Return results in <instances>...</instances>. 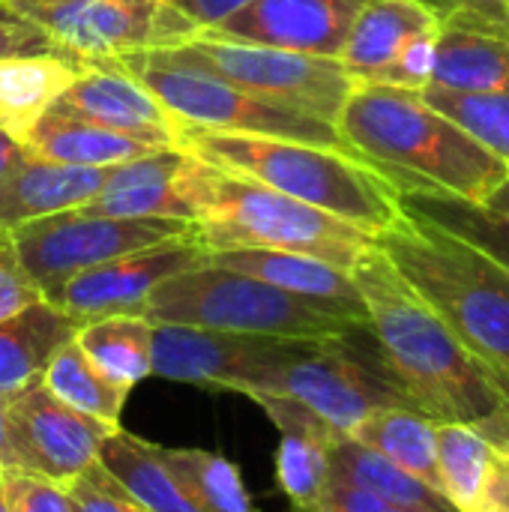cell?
<instances>
[{"mask_svg":"<svg viewBox=\"0 0 509 512\" xmlns=\"http://www.w3.org/2000/svg\"><path fill=\"white\" fill-rule=\"evenodd\" d=\"M105 177L108 168H75L27 159L18 171L0 180V231L87 204L99 195Z\"/></svg>","mask_w":509,"mask_h":512,"instance_id":"21","label":"cell"},{"mask_svg":"<svg viewBox=\"0 0 509 512\" xmlns=\"http://www.w3.org/2000/svg\"><path fill=\"white\" fill-rule=\"evenodd\" d=\"M486 207H492V210H498V213H507L509 216V177L498 186V192L486 201Z\"/></svg>","mask_w":509,"mask_h":512,"instance_id":"45","label":"cell"},{"mask_svg":"<svg viewBox=\"0 0 509 512\" xmlns=\"http://www.w3.org/2000/svg\"><path fill=\"white\" fill-rule=\"evenodd\" d=\"M99 465L147 512H204L168 471L162 447L126 429L111 432L102 444Z\"/></svg>","mask_w":509,"mask_h":512,"instance_id":"26","label":"cell"},{"mask_svg":"<svg viewBox=\"0 0 509 512\" xmlns=\"http://www.w3.org/2000/svg\"><path fill=\"white\" fill-rule=\"evenodd\" d=\"M81 63L63 54H30L0 60V132L24 144L33 123L81 75Z\"/></svg>","mask_w":509,"mask_h":512,"instance_id":"23","label":"cell"},{"mask_svg":"<svg viewBox=\"0 0 509 512\" xmlns=\"http://www.w3.org/2000/svg\"><path fill=\"white\" fill-rule=\"evenodd\" d=\"M369 336L414 408L435 423H468L509 456V405L489 369L447 330L423 297L372 246L351 270Z\"/></svg>","mask_w":509,"mask_h":512,"instance_id":"1","label":"cell"},{"mask_svg":"<svg viewBox=\"0 0 509 512\" xmlns=\"http://www.w3.org/2000/svg\"><path fill=\"white\" fill-rule=\"evenodd\" d=\"M24 147L30 159L75 165V168H114L153 153L150 144L90 126L84 120L57 114L51 108L33 123V129L24 138Z\"/></svg>","mask_w":509,"mask_h":512,"instance_id":"25","label":"cell"},{"mask_svg":"<svg viewBox=\"0 0 509 512\" xmlns=\"http://www.w3.org/2000/svg\"><path fill=\"white\" fill-rule=\"evenodd\" d=\"M480 504H492V507H501L509 512V456L507 453H495V462H492V471H489V480H486V489H483V498ZM477 504V507H480Z\"/></svg>","mask_w":509,"mask_h":512,"instance_id":"43","label":"cell"},{"mask_svg":"<svg viewBox=\"0 0 509 512\" xmlns=\"http://www.w3.org/2000/svg\"><path fill=\"white\" fill-rule=\"evenodd\" d=\"M441 30V27H438ZM438 30L417 36L402 54L399 60L387 69V75L378 84L387 87H399V90H414L423 93L432 84V72H435V51H438Z\"/></svg>","mask_w":509,"mask_h":512,"instance_id":"39","label":"cell"},{"mask_svg":"<svg viewBox=\"0 0 509 512\" xmlns=\"http://www.w3.org/2000/svg\"><path fill=\"white\" fill-rule=\"evenodd\" d=\"M165 51L177 60L204 66L255 96H264L276 105L303 111L333 126L357 87V78L336 57H315L270 45L216 39L204 33H198L186 45Z\"/></svg>","mask_w":509,"mask_h":512,"instance_id":"9","label":"cell"},{"mask_svg":"<svg viewBox=\"0 0 509 512\" xmlns=\"http://www.w3.org/2000/svg\"><path fill=\"white\" fill-rule=\"evenodd\" d=\"M72 512H147L99 462L66 483Z\"/></svg>","mask_w":509,"mask_h":512,"instance_id":"35","label":"cell"},{"mask_svg":"<svg viewBox=\"0 0 509 512\" xmlns=\"http://www.w3.org/2000/svg\"><path fill=\"white\" fill-rule=\"evenodd\" d=\"M30 54H63V51L48 39V33L33 18L15 9L9 0H0V60L30 57Z\"/></svg>","mask_w":509,"mask_h":512,"instance_id":"37","label":"cell"},{"mask_svg":"<svg viewBox=\"0 0 509 512\" xmlns=\"http://www.w3.org/2000/svg\"><path fill=\"white\" fill-rule=\"evenodd\" d=\"M435 438L441 495L456 512H474L498 450L468 423H438Z\"/></svg>","mask_w":509,"mask_h":512,"instance_id":"31","label":"cell"},{"mask_svg":"<svg viewBox=\"0 0 509 512\" xmlns=\"http://www.w3.org/2000/svg\"><path fill=\"white\" fill-rule=\"evenodd\" d=\"M438 21H468L509 33V0H426Z\"/></svg>","mask_w":509,"mask_h":512,"instance_id":"41","label":"cell"},{"mask_svg":"<svg viewBox=\"0 0 509 512\" xmlns=\"http://www.w3.org/2000/svg\"><path fill=\"white\" fill-rule=\"evenodd\" d=\"M204 261L246 273L252 279H261L273 288H282L288 294L312 300L336 315H345V318L369 327L366 306L360 300V291H357L351 273L339 270L327 261L297 255V252H276V249H222V252H207Z\"/></svg>","mask_w":509,"mask_h":512,"instance_id":"18","label":"cell"},{"mask_svg":"<svg viewBox=\"0 0 509 512\" xmlns=\"http://www.w3.org/2000/svg\"><path fill=\"white\" fill-rule=\"evenodd\" d=\"M75 333L78 324L48 300L0 321V393L12 396L42 378L51 357L72 342Z\"/></svg>","mask_w":509,"mask_h":512,"instance_id":"24","label":"cell"},{"mask_svg":"<svg viewBox=\"0 0 509 512\" xmlns=\"http://www.w3.org/2000/svg\"><path fill=\"white\" fill-rule=\"evenodd\" d=\"M402 213L423 219L489 255L509 273V216L486 204H471L435 192H399Z\"/></svg>","mask_w":509,"mask_h":512,"instance_id":"30","label":"cell"},{"mask_svg":"<svg viewBox=\"0 0 509 512\" xmlns=\"http://www.w3.org/2000/svg\"><path fill=\"white\" fill-rule=\"evenodd\" d=\"M150 324L201 327L276 339H333L363 324L246 273L201 261L165 279L144 306Z\"/></svg>","mask_w":509,"mask_h":512,"instance_id":"5","label":"cell"},{"mask_svg":"<svg viewBox=\"0 0 509 512\" xmlns=\"http://www.w3.org/2000/svg\"><path fill=\"white\" fill-rule=\"evenodd\" d=\"M51 111L135 138L153 150L180 147V126L159 99L141 81L102 60L84 63L81 75L57 96Z\"/></svg>","mask_w":509,"mask_h":512,"instance_id":"16","label":"cell"},{"mask_svg":"<svg viewBox=\"0 0 509 512\" xmlns=\"http://www.w3.org/2000/svg\"><path fill=\"white\" fill-rule=\"evenodd\" d=\"M42 384L48 387L51 396H57L63 405L102 420L108 426H117L120 411L126 405V390L111 384L102 372L93 369V363L84 357V351L72 342H66L51 363L42 372Z\"/></svg>","mask_w":509,"mask_h":512,"instance_id":"32","label":"cell"},{"mask_svg":"<svg viewBox=\"0 0 509 512\" xmlns=\"http://www.w3.org/2000/svg\"><path fill=\"white\" fill-rule=\"evenodd\" d=\"M81 66L132 51H162L195 39L192 18L165 0H72L54 6H15Z\"/></svg>","mask_w":509,"mask_h":512,"instance_id":"11","label":"cell"},{"mask_svg":"<svg viewBox=\"0 0 509 512\" xmlns=\"http://www.w3.org/2000/svg\"><path fill=\"white\" fill-rule=\"evenodd\" d=\"M336 129L399 192H435L486 204L509 177L501 159L414 90L357 84Z\"/></svg>","mask_w":509,"mask_h":512,"instance_id":"2","label":"cell"},{"mask_svg":"<svg viewBox=\"0 0 509 512\" xmlns=\"http://www.w3.org/2000/svg\"><path fill=\"white\" fill-rule=\"evenodd\" d=\"M294 512H426V510H408V507H396V504H387L384 498L372 495V492H363L351 483H342L336 477H330L327 489L321 492V498L306 507V510Z\"/></svg>","mask_w":509,"mask_h":512,"instance_id":"40","label":"cell"},{"mask_svg":"<svg viewBox=\"0 0 509 512\" xmlns=\"http://www.w3.org/2000/svg\"><path fill=\"white\" fill-rule=\"evenodd\" d=\"M375 246L483 366L509 378V273L501 264L408 213Z\"/></svg>","mask_w":509,"mask_h":512,"instance_id":"4","label":"cell"},{"mask_svg":"<svg viewBox=\"0 0 509 512\" xmlns=\"http://www.w3.org/2000/svg\"><path fill=\"white\" fill-rule=\"evenodd\" d=\"M195 225L186 219H123L99 216L81 207L42 216L12 228V243L21 267L39 288L42 300H54L57 291L78 273L114 261L120 255L186 237Z\"/></svg>","mask_w":509,"mask_h":512,"instance_id":"10","label":"cell"},{"mask_svg":"<svg viewBox=\"0 0 509 512\" xmlns=\"http://www.w3.org/2000/svg\"><path fill=\"white\" fill-rule=\"evenodd\" d=\"M180 150L213 168L249 177L288 198L327 210L372 237L405 216L399 189L369 162L339 147L267 135L180 129Z\"/></svg>","mask_w":509,"mask_h":512,"instance_id":"3","label":"cell"},{"mask_svg":"<svg viewBox=\"0 0 509 512\" xmlns=\"http://www.w3.org/2000/svg\"><path fill=\"white\" fill-rule=\"evenodd\" d=\"M75 345L120 390L153 375V324L141 315H111L78 327Z\"/></svg>","mask_w":509,"mask_h":512,"instance_id":"28","label":"cell"},{"mask_svg":"<svg viewBox=\"0 0 509 512\" xmlns=\"http://www.w3.org/2000/svg\"><path fill=\"white\" fill-rule=\"evenodd\" d=\"M6 408H9V396L0 393V450H3V435H6Z\"/></svg>","mask_w":509,"mask_h":512,"instance_id":"47","label":"cell"},{"mask_svg":"<svg viewBox=\"0 0 509 512\" xmlns=\"http://www.w3.org/2000/svg\"><path fill=\"white\" fill-rule=\"evenodd\" d=\"M435 429H438V423L429 414H423L420 408L396 405V408H381V411L369 414L348 438L381 453L405 474H411L420 483H426L429 489L441 492Z\"/></svg>","mask_w":509,"mask_h":512,"instance_id":"27","label":"cell"},{"mask_svg":"<svg viewBox=\"0 0 509 512\" xmlns=\"http://www.w3.org/2000/svg\"><path fill=\"white\" fill-rule=\"evenodd\" d=\"M486 369H489V366H486ZM489 375H492L495 387L501 390V396L507 399V405H509V378H507V375H501V372H495V369H489Z\"/></svg>","mask_w":509,"mask_h":512,"instance_id":"46","label":"cell"},{"mask_svg":"<svg viewBox=\"0 0 509 512\" xmlns=\"http://www.w3.org/2000/svg\"><path fill=\"white\" fill-rule=\"evenodd\" d=\"M165 465L204 512H255L234 462L207 450H165Z\"/></svg>","mask_w":509,"mask_h":512,"instance_id":"33","label":"cell"},{"mask_svg":"<svg viewBox=\"0 0 509 512\" xmlns=\"http://www.w3.org/2000/svg\"><path fill=\"white\" fill-rule=\"evenodd\" d=\"M438 27L441 21L426 0H366L336 60L357 84H378L417 36Z\"/></svg>","mask_w":509,"mask_h":512,"instance_id":"20","label":"cell"},{"mask_svg":"<svg viewBox=\"0 0 509 512\" xmlns=\"http://www.w3.org/2000/svg\"><path fill=\"white\" fill-rule=\"evenodd\" d=\"M120 426L93 420L48 393L42 378L9 396L0 471L72 483L99 462L102 444Z\"/></svg>","mask_w":509,"mask_h":512,"instance_id":"12","label":"cell"},{"mask_svg":"<svg viewBox=\"0 0 509 512\" xmlns=\"http://www.w3.org/2000/svg\"><path fill=\"white\" fill-rule=\"evenodd\" d=\"M207 258V249L198 243L195 231L186 237H174L99 267H90L72 276L57 297L51 300L60 312H66L78 327L111 318V315H141L147 297L171 276L198 267Z\"/></svg>","mask_w":509,"mask_h":512,"instance_id":"14","label":"cell"},{"mask_svg":"<svg viewBox=\"0 0 509 512\" xmlns=\"http://www.w3.org/2000/svg\"><path fill=\"white\" fill-rule=\"evenodd\" d=\"M42 294L27 276V270L18 261L15 243L9 231H0V321L24 312L27 306L39 303Z\"/></svg>","mask_w":509,"mask_h":512,"instance_id":"38","label":"cell"},{"mask_svg":"<svg viewBox=\"0 0 509 512\" xmlns=\"http://www.w3.org/2000/svg\"><path fill=\"white\" fill-rule=\"evenodd\" d=\"M12 6H54V3H72V0H9Z\"/></svg>","mask_w":509,"mask_h":512,"instance_id":"48","label":"cell"},{"mask_svg":"<svg viewBox=\"0 0 509 512\" xmlns=\"http://www.w3.org/2000/svg\"><path fill=\"white\" fill-rule=\"evenodd\" d=\"M0 483L12 512H72L63 483H51L21 471H0Z\"/></svg>","mask_w":509,"mask_h":512,"instance_id":"36","label":"cell"},{"mask_svg":"<svg viewBox=\"0 0 509 512\" xmlns=\"http://www.w3.org/2000/svg\"><path fill=\"white\" fill-rule=\"evenodd\" d=\"M165 3H171L186 18H192L198 24V30H210V27L222 24L228 15H234L237 9H243L249 0H165Z\"/></svg>","mask_w":509,"mask_h":512,"instance_id":"42","label":"cell"},{"mask_svg":"<svg viewBox=\"0 0 509 512\" xmlns=\"http://www.w3.org/2000/svg\"><path fill=\"white\" fill-rule=\"evenodd\" d=\"M456 93H509V33L441 21L432 84Z\"/></svg>","mask_w":509,"mask_h":512,"instance_id":"22","label":"cell"},{"mask_svg":"<svg viewBox=\"0 0 509 512\" xmlns=\"http://www.w3.org/2000/svg\"><path fill=\"white\" fill-rule=\"evenodd\" d=\"M279 429L276 480L294 510L312 507L330 483V447L339 438L324 420L282 396H255Z\"/></svg>","mask_w":509,"mask_h":512,"instance_id":"19","label":"cell"},{"mask_svg":"<svg viewBox=\"0 0 509 512\" xmlns=\"http://www.w3.org/2000/svg\"><path fill=\"white\" fill-rule=\"evenodd\" d=\"M219 168L186 150H153L108 168L96 198L81 204L87 213L123 219H186L195 222Z\"/></svg>","mask_w":509,"mask_h":512,"instance_id":"15","label":"cell"},{"mask_svg":"<svg viewBox=\"0 0 509 512\" xmlns=\"http://www.w3.org/2000/svg\"><path fill=\"white\" fill-rule=\"evenodd\" d=\"M111 63L141 81L159 105L177 120L180 129H204V132H231V135H267L288 138L306 144H324L354 153L333 123L309 117L303 111L276 105L264 96H255L216 72L177 60L162 51H132L120 57H108ZM357 156V153H354Z\"/></svg>","mask_w":509,"mask_h":512,"instance_id":"7","label":"cell"},{"mask_svg":"<svg viewBox=\"0 0 509 512\" xmlns=\"http://www.w3.org/2000/svg\"><path fill=\"white\" fill-rule=\"evenodd\" d=\"M195 237L207 252L222 249H276L327 261L339 270L375 246V237L327 210L288 198L249 177L219 168L210 195L195 216Z\"/></svg>","mask_w":509,"mask_h":512,"instance_id":"6","label":"cell"},{"mask_svg":"<svg viewBox=\"0 0 509 512\" xmlns=\"http://www.w3.org/2000/svg\"><path fill=\"white\" fill-rule=\"evenodd\" d=\"M0 512H12L6 504V495H3V483H0Z\"/></svg>","mask_w":509,"mask_h":512,"instance_id":"49","label":"cell"},{"mask_svg":"<svg viewBox=\"0 0 509 512\" xmlns=\"http://www.w3.org/2000/svg\"><path fill=\"white\" fill-rule=\"evenodd\" d=\"M366 0H249L204 36L270 45L315 57H339Z\"/></svg>","mask_w":509,"mask_h":512,"instance_id":"17","label":"cell"},{"mask_svg":"<svg viewBox=\"0 0 509 512\" xmlns=\"http://www.w3.org/2000/svg\"><path fill=\"white\" fill-rule=\"evenodd\" d=\"M423 99L456 120L509 171V93H456L426 87Z\"/></svg>","mask_w":509,"mask_h":512,"instance_id":"34","label":"cell"},{"mask_svg":"<svg viewBox=\"0 0 509 512\" xmlns=\"http://www.w3.org/2000/svg\"><path fill=\"white\" fill-rule=\"evenodd\" d=\"M330 477H336L342 483H351V486H357L363 492H372V495H378V498H384L387 504H396V507L426 512H456L441 492L429 489L426 483L405 474L390 459H384L381 453L357 444L348 435H339L333 441V447H330Z\"/></svg>","mask_w":509,"mask_h":512,"instance_id":"29","label":"cell"},{"mask_svg":"<svg viewBox=\"0 0 509 512\" xmlns=\"http://www.w3.org/2000/svg\"><path fill=\"white\" fill-rule=\"evenodd\" d=\"M312 339H276L201 327L153 324V375L213 390L246 393L294 360Z\"/></svg>","mask_w":509,"mask_h":512,"instance_id":"13","label":"cell"},{"mask_svg":"<svg viewBox=\"0 0 509 512\" xmlns=\"http://www.w3.org/2000/svg\"><path fill=\"white\" fill-rule=\"evenodd\" d=\"M27 159H30L27 156V147L18 138L0 132V180H6L12 171H18Z\"/></svg>","mask_w":509,"mask_h":512,"instance_id":"44","label":"cell"},{"mask_svg":"<svg viewBox=\"0 0 509 512\" xmlns=\"http://www.w3.org/2000/svg\"><path fill=\"white\" fill-rule=\"evenodd\" d=\"M363 330L333 339H312L294 360L252 384L243 396L291 399L339 435H351L369 414L381 408H414L408 393L387 369L378 345L366 348L357 342Z\"/></svg>","mask_w":509,"mask_h":512,"instance_id":"8","label":"cell"}]
</instances>
